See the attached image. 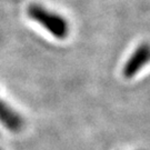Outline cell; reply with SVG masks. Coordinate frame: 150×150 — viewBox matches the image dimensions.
<instances>
[{"instance_id": "1", "label": "cell", "mask_w": 150, "mask_h": 150, "mask_svg": "<svg viewBox=\"0 0 150 150\" xmlns=\"http://www.w3.org/2000/svg\"><path fill=\"white\" fill-rule=\"evenodd\" d=\"M28 16L41 25L52 36L58 39H64L68 36L69 27L64 18L52 11L47 10L39 5H31L28 8Z\"/></svg>"}, {"instance_id": "2", "label": "cell", "mask_w": 150, "mask_h": 150, "mask_svg": "<svg viewBox=\"0 0 150 150\" xmlns=\"http://www.w3.org/2000/svg\"><path fill=\"white\" fill-rule=\"evenodd\" d=\"M150 61V45L142 43L134 51L131 57L123 67V76L126 78H132L139 72L142 67Z\"/></svg>"}, {"instance_id": "3", "label": "cell", "mask_w": 150, "mask_h": 150, "mask_svg": "<svg viewBox=\"0 0 150 150\" xmlns=\"http://www.w3.org/2000/svg\"><path fill=\"white\" fill-rule=\"evenodd\" d=\"M0 122L4 127L13 132L20 131L25 126L23 118L2 100H0Z\"/></svg>"}, {"instance_id": "4", "label": "cell", "mask_w": 150, "mask_h": 150, "mask_svg": "<svg viewBox=\"0 0 150 150\" xmlns=\"http://www.w3.org/2000/svg\"><path fill=\"white\" fill-rule=\"evenodd\" d=\"M0 150H1V149H0Z\"/></svg>"}]
</instances>
